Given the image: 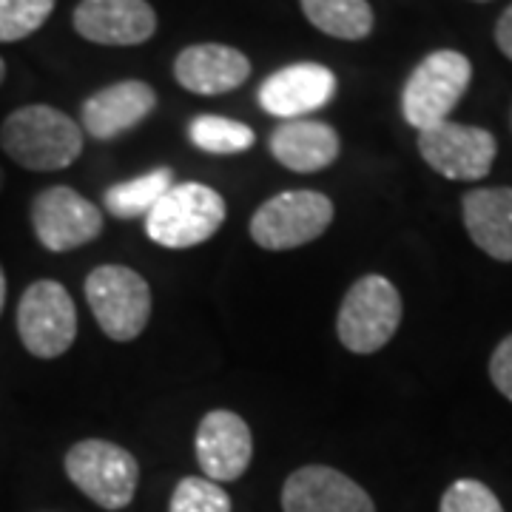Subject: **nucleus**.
I'll return each mask as SVG.
<instances>
[{
    "instance_id": "13",
    "label": "nucleus",
    "mask_w": 512,
    "mask_h": 512,
    "mask_svg": "<svg viewBox=\"0 0 512 512\" xmlns=\"http://www.w3.org/2000/svg\"><path fill=\"white\" fill-rule=\"evenodd\" d=\"M336 94V74L322 63H293L259 86V106L271 117L302 120L325 109Z\"/></svg>"
},
{
    "instance_id": "15",
    "label": "nucleus",
    "mask_w": 512,
    "mask_h": 512,
    "mask_svg": "<svg viewBox=\"0 0 512 512\" xmlns=\"http://www.w3.org/2000/svg\"><path fill=\"white\" fill-rule=\"evenodd\" d=\"M157 109V92L143 80H120L94 92L83 109L80 123L94 140H117L134 126H140Z\"/></svg>"
},
{
    "instance_id": "22",
    "label": "nucleus",
    "mask_w": 512,
    "mask_h": 512,
    "mask_svg": "<svg viewBox=\"0 0 512 512\" xmlns=\"http://www.w3.org/2000/svg\"><path fill=\"white\" fill-rule=\"evenodd\" d=\"M57 0H0V43L35 35L55 12Z\"/></svg>"
},
{
    "instance_id": "23",
    "label": "nucleus",
    "mask_w": 512,
    "mask_h": 512,
    "mask_svg": "<svg viewBox=\"0 0 512 512\" xmlns=\"http://www.w3.org/2000/svg\"><path fill=\"white\" fill-rule=\"evenodd\" d=\"M168 512H231V495L211 478L188 476L177 484Z\"/></svg>"
},
{
    "instance_id": "18",
    "label": "nucleus",
    "mask_w": 512,
    "mask_h": 512,
    "mask_svg": "<svg viewBox=\"0 0 512 512\" xmlns=\"http://www.w3.org/2000/svg\"><path fill=\"white\" fill-rule=\"evenodd\" d=\"M271 154L296 174H313L336 163L339 134L319 120H285L271 134Z\"/></svg>"
},
{
    "instance_id": "1",
    "label": "nucleus",
    "mask_w": 512,
    "mask_h": 512,
    "mask_svg": "<svg viewBox=\"0 0 512 512\" xmlns=\"http://www.w3.org/2000/svg\"><path fill=\"white\" fill-rule=\"evenodd\" d=\"M0 148L26 171H60L83 154V131L66 111L37 103L3 120Z\"/></svg>"
},
{
    "instance_id": "29",
    "label": "nucleus",
    "mask_w": 512,
    "mask_h": 512,
    "mask_svg": "<svg viewBox=\"0 0 512 512\" xmlns=\"http://www.w3.org/2000/svg\"><path fill=\"white\" fill-rule=\"evenodd\" d=\"M3 183H6V177H3V168H0V188H3Z\"/></svg>"
},
{
    "instance_id": "12",
    "label": "nucleus",
    "mask_w": 512,
    "mask_h": 512,
    "mask_svg": "<svg viewBox=\"0 0 512 512\" xmlns=\"http://www.w3.org/2000/svg\"><path fill=\"white\" fill-rule=\"evenodd\" d=\"M285 512H376L373 498L345 473L308 464L288 476L282 487Z\"/></svg>"
},
{
    "instance_id": "21",
    "label": "nucleus",
    "mask_w": 512,
    "mask_h": 512,
    "mask_svg": "<svg viewBox=\"0 0 512 512\" xmlns=\"http://www.w3.org/2000/svg\"><path fill=\"white\" fill-rule=\"evenodd\" d=\"M188 137L194 146L208 154H239V151H248L256 140L254 128L239 120L217 117V114L194 117V123L188 126Z\"/></svg>"
},
{
    "instance_id": "28",
    "label": "nucleus",
    "mask_w": 512,
    "mask_h": 512,
    "mask_svg": "<svg viewBox=\"0 0 512 512\" xmlns=\"http://www.w3.org/2000/svg\"><path fill=\"white\" fill-rule=\"evenodd\" d=\"M3 77H6V63H3V57H0V83H3Z\"/></svg>"
},
{
    "instance_id": "16",
    "label": "nucleus",
    "mask_w": 512,
    "mask_h": 512,
    "mask_svg": "<svg viewBox=\"0 0 512 512\" xmlns=\"http://www.w3.org/2000/svg\"><path fill=\"white\" fill-rule=\"evenodd\" d=\"M174 77L185 92L217 97L234 92L251 77V60L225 43H197L177 55Z\"/></svg>"
},
{
    "instance_id": "30",
    "label": "nucleus",
    "mask_w": 512,
    "mask_h": 512,
    "mask_svg": "<svg viewBox=\"0 0 512 512\" xmlns=\"http://www.w3.org/2000/svg\"><path fill=\"white\" fill-rule=\"evenodd\" d=\"M476 3H487V0H476Z\"/></svg>"
},
{
    "instance_id": "3",
    "label": "nucleus",
    "mask_w": 512,
    "mask_h": 512,
    "mask_svg": "<svg viewBox=\"0 0 512 512\" xmlns=\"http://www.w3.org/2000/svg\"><path fill=\"white\" fill-rule=\"evenodd\" d=\"M402 325V296L396 285L379 274L353 282L336 316V333L350 353L382 350Z\"/></svg>"
},
{
    "instance_id": "10",
    "label": "nucleus",
    "mask_w": 512,
    "mask_h": 512,
    "mask_svg": "<svg viewBox=\"0 0 512 512\" xmlns=\"http://www.w3.org/2000/svg\"><path fill=\"white\" fill-rule=\"evenodd\" d=\"M29 217L37 242L52 254L83 248L103 234V211L69 185H52L40 191L32 200Z\"/></svg>"
},
{
    "instance_id": "14",
    "label": "nucleus",
    "mask_w": 512,
    "mask_h": 512,
    "mask_svg": "<svg viewBox=\"0 0 512 512\" xmlns=\"http://www.w3.org/2000/svg\"><path fill=\"white\" fill-rule=\"evenodd\" d=\"M254 458L248 421L231 410H211L197 427V461L211 481H237Z\"/></svg>"
},
{
    "instance_id": "6",
    "label": "nucleus",
    "mask_w": 512,
    "mask_h": 512,
    "mask_svg": "<svg viewBox=\"0 0 512 512\" xmlns=\"http://www.w3.org/2000/svg\"><path fill=\"white\" fill-rule=\"evenodd\" d=\"M86 302L111 342H131L148 325L151 288L126 265H100L86 276Z\"/></svg>"
},
{
    "instance_id": "8",
    "label": "nucleus",
    "mask_w": 512,
    "mask_h": 512,
    "mask_svg": "<svg viewBox=\"0 0 512 512\" xmlns=\"http://www.w3.org/2000/svg\"><path fill=\"white\" fill-rule=\"evenodd\" d=\"M18 333L23 348L37 359L63 356L77 336V308L72 293L55 279L32 282L20 296Z\"/></svg>"
},
{
    "instance_id": "20",
    "label": "nucleus",
    "mask_w": 512,
    "mask_h": 512,
    "mask_svg": "<svg viewBox=\"0 0 512 512\" xmlns=\"http://www.w3.org/2000/svg\"><path fill=\"white\" fill-rule=\"evenodd\" d=\"M171 185H174V171L171 168H154L143 177L111 185L106 197H103V205L117 220L148 217V211L163 200V194Z\"/></svg>"
},
{
    "instance_id": "7",
    "label": "nucleus",
    "mask_w": 512,
    "mask_h": 512,
    "mask_svg": "<svg viewBox=\"0 0 512 512\" xmlns=\"http://www.w3.org/2000/svg\"><path fill=\"white\" fill-rule=\"evenodd\" d=\"M333 222V202L322 191H282L256 208L251 239L262 251H293L319 239Z\"/></svg>"
},
{
    "instance_id": "17",
    "label": "nucleus",
    "mask_w": 512,
    "mask_h": 512,
    "mask_svg": "<svg viewBox=\"0 0 512 512\" xmlns=\"http://www.w3.org/2000/svg\"><path fill=\"white\" fill-rule=\"evenodd\" d=\"M464 228L487 256L512 262V188H473L461 200Z\"/></svg>"
},
{
    "instance_id": "11",
    "label": "nucleus",
    "mask_w": 512,
    "mask_h": 512,
    "mask_svg": "<svg viewBox=\"0 0 512 512\" xmlns=\"http://www.w3.org/2000/svg\"><path fill=\"white\" fill-rule=\"evenodd\" d=\"M74 32L97 46H140L157 32V12L148 0H80Z\"/></svg>"
},
{
    "instance_id": "9",
    "label": "nucleus",
    "mask_w": 512,
    "mask_h": 512,
    "mask_svg": "<svg viewBox=\"0 0 512 512\" xmlns=\"http://www.w3.org/2000/svg\"><path fill=\"white\" fill-rule=\"evenodd\" d=\"M419 154L436 174L458 183H478L490 174L498 143L487 128L444 120L419 131Z\"/></svg>"
},
{
    "instance_id": "2",
    "label": "nucleus",
    "mask_w": 512,
    "mask_h": 512,
    "mask_svg": "<svg viewBox=\"0 0 512 512\" xmlns=\"http://www.w3.org/2000/svg\"><path fill=\"white\" fill-rule=\"evenodd\" d=\"M225 222V200L211 185H171L146 217V234L157 245L185 251L214 237Z\"/></svg>"
},
{
    "instance_id": "4",
    "label": "nucleus",
    "mask_w": 512,
    "mask_h": 512,
    "mask_svg": "<svg viewBox=\"0 0 512 512\" xmlns=\"http://www.w3.org/2000/svg\"><path fill=\"white\" fill-rule=\"evenodd\" d=\"M473 63L456 49H439L427 55L407 77L402 92L404 120L416 131L439 126L456 109L470 89Z\"/></svg>"
},
{
    "instance_id": "26",
    "label": "nucleus",
    "mask_w": 512,
    "mask_h": 512,
    "mask_svg": "<svg viewBox=\"0 0 512 512\" xmlns=\"http://www.w3.org/2000/svg\"><path fill=\"white\" fill-rule=\"evenodd\" d=\"M495 43H498L501 55L512 60V3L501 12V18L495 23Z\"/></svg>"
},
{
    "instance_id": "24",
    "label": "nucleus",
    "mask_w": 512,
    "mask_h": 512,
    "mask_svg": "<svg viewBox=\"0 0 512 512\" xmlns=\"http://www.w3.org/2000/svg\"><path fill=\"white\" fill-rule=\"evenodd\" d=\"M439 512H504L495 493L476 478H458L441 495Z\"/></svg>"
},
{
    "instance_id": "19",
    "label": "nucleus",
    "mask_w": 512,
    "mask_h": 512,
    "mask_svg": "<svg viewBox=\"0 0 512 512\" xmlns=\"http://www.w3.org/2000/svg\"><path fill=\"white\" fill-rule=\"evenodd\" d=\"M302 15L336 40H365L373 32V9L367 0H299Z\"/></svg>"
},
{
    "instance_id": "5",
    "label": "nucleus",
    "mask_w": 512,
    "mask_h": 512,
    "mask_svg": "<svg viewBox=\"0 0 512 512\" xmlns=\"http://www.w3.org/2000/svg\"><path fill=\"white\" fill-rule=\"evenodd\" d=\"M66 476L103 510H123L134 501L140 464L126 447L103 439L77 441L66 453Z\"/></svg>"
},
{
    "instance_id": "25",
    "label": "nucleus",
    "mask_w": 512,
    "mask_h": 512,
    "mask_svg": "<svg viewBox=\"0 0 512 512\" xmlns=\"http://www.w3.org/2000/svg\"><path fill=\"white\" fill-rule=\"evenodd\" d=\"M490 379H493L495 390L512 402V336H507L495 348L493 359H490Z\"/></svg>"
},
{
    "instance_id": "27",
    "label": "nucleus",
    "mask_w": 512,
    "mask_h": 512,
    "mask_svg": "<svg viewBox=\"0 0 512 512\" xmlns=\"http://www.w3.org/2000/svg\"><path fill=\"white\" fill-rule=\"evenodd\" d=\"M3 302H6V274L0 268V313H3Z\"/></svg>"
}]
</instances>
